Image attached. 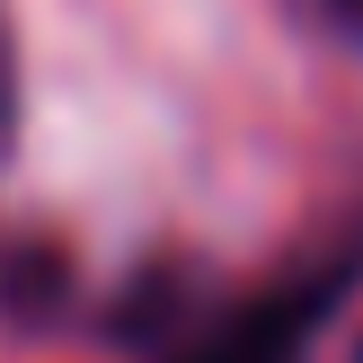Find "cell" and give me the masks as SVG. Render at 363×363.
Returning <instances> with one entry per match:
<instances>
[{"mask_svg": "<svg viewBox=\"0 0 363 363\" xmlns=\"http://www.w3.org/2000/svg\"><path fill=\"white\" fill-rule=\"evenodd\" d=\"M337 293H346V266H328V275H301V284H275V293L240 301L222 328H204L186 354H169V363H301V346L328 328Z\"/></svg>", "mask_w": 363, "mask_h": 363, "instance_id": "cell-1", "label": "cell"}, {"mask_svg": "<svg viewBox=\"0 0 363 363\" xmlns=\"http://www.w3.org/2000/svg\"><path fill=\"white\" fill-rule=\"evenodd\" d=\"M18 124V62H9V35H0V142H9Z\"/></svg>", "mask_w": 363, "mask_h": 363, "instance_id": "cell-2", "label": "cell"}, {"mask_svg": "<svg viewBox=\"0 0 363 363\" xmlns=\"http://www.w3.org/2000/svg\"><path fill=\"white\" fill-rule=\"evenodd\" d=\"M319 9H328V18H337V27H346V35H354V45H363V0H319Z\"/></svg>", "mask_w": 363, "mask_h": 363, "instance_id": "cell-3", "label": "cell"}]
</instances>
